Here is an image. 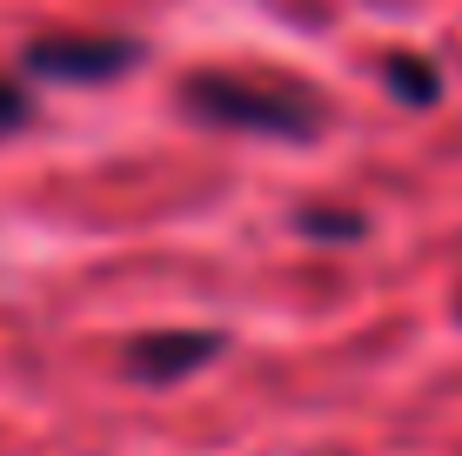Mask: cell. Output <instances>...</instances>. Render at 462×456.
Wrapping results in <instances>:
<instances>
[{
  "instance_id": "6da1fadb",
  "label": "cell",
  "mask_w": 462,
  "mask_h": 456,
  "mask_svg": "<svg viewBox=\"0 0 462 456\" xmlns=\"http://www.w3.org/2000/svg\"><path fill=\"white\" fill-rule=\"evenodd\" d=\"M181 101H188V115L215 121V128L275 135V141H309L328 121L322 94L289 88V81H248V74H195L181 88Z\"/></svg>"
},
{
  "instance_id": "7a4b0ae2",
  "label": "cell",
  "mask_w": 462,
  "mask_h": 456,
  "mask_svg": "<svg viewBox=\"0 0 462 456\" xmlns=\"http://www.w3.org/2000/svg\"><path fill=\"white\" fill-rule=\"evenodd\" d=\"M134 60H141L134 41H94V34L27 47V74H47V81H115V74H127Z\"/></svg>"
},
{
  "instance_id": "3957f363",
  "label": "cell",
  "mask_w": 462,
  "mask_h": 456,
  "mask_svg": "<svg viewBox=\"0 0 462 456\" xmlns=\"http://www.w3.org/2000/svg\"><path fill=\"white\" fill-rule=\"evenodd\" d=\"M215 356H221V336H215V329H162V336L127 342V369H134L141 383H174V376L215 363Z\"/></svg>"
},
{
  "instance_id": "277c9868",
  "label": "cell",
  "mask_w": 462,
  "mask_h": 456,
  "mask_svg": "<svg viewBox=\"0 0 462 456\" xmlns=\"http://www.w3.org/2000/svg\"><path fill=\"white\" fill-rule=\"evenodd\" d=\"M389 88L402 94V101H422V107L442 94L436 68H429V60H416V54H389Z\"/></svg>"
},
{
  "instance_id": "5b68a950",
  "label": "cell",
  "mask_w": 462,
  "mask_h": 456,
  "mask_svg": "<svg viewBox=\"0 0 462 456\" xmlns=\"http://www.w3.org/2000/svg\"><path fill=\"white\" fill-rule=\"evenodd\" d=\"M295 222L301 235H322V242H356L362 235V215H342V209H301Z\"/></svg>"
},
{
  "instance_id": "8992f818",
  "label": "cell",
  "mask_w": 462,
  "mask_h": 456,
  "mask_svg": "<svg viewBox=\"0 0 462 456\" xmlns=\"http://www.w3.org/2000/svg\"><path fill=\"white\" fill-rule=\"evenodd\" d=\"M27 121V94L14 88V81H0V135H14Z\"/></svg>"
}]
</instances>
